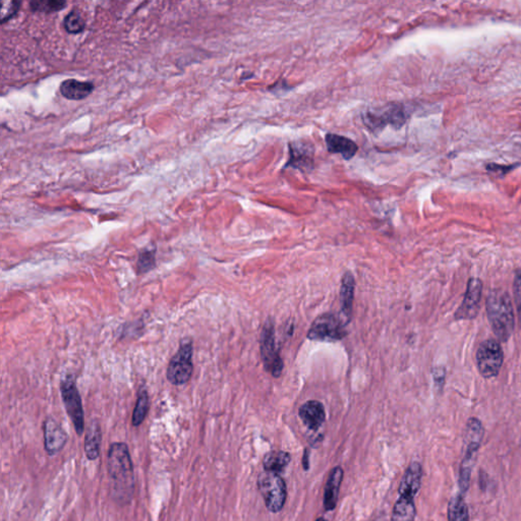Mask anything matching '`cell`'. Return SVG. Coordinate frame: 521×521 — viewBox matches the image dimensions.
<instances>
[{"instance_id": "cell-1", "label": "cell", "mask_w": 521, "mask_h": 521, "mask_svg": "<svg viewBox=\"0 0 521 521\" xmlns=\"http://www.w3.org/2000/svg\"><path fill=\"white\" fill-rule=\"evenodd\" d=\"M107 470L113 500L120 505H128L134 496L135 473L127 444L115 442L110 445L107 456Z\"/></svg>"}, {"instance_id": "cell-2", "label": "cell", "mask_w": 521, "mask_h": 521, "mask_svg": "<svg viewBox=\"0 0 521 521\" xmlns=\"http://www.w3.org/2000/svg\"><path fill=\"white\" fill-rule=\"evenodd\" d=\"M487 313L494 334L501 341H507L515 326L512 301L508 292L492 290L487 299Z\"/></svg>"}, {"instance_id": "cell-3", "label": "cell", "mask_w": 521, "mask_h": 521, "mask_svg": "<svg viewBox=\"0 0 521 521\" xmlns=\"http://www.w3.org/2000/svg\"><path fill=\"white\" fill-rule=\"evenodd\" d=\"M257 486L268 511L271 513L280 512L287 500V483L282 475L264 470L259 475Z\"/></svg>"}, {"instance_id": "cell-4", "label": "cell", "mask_w": 521, "mask_h": 521, "mask_svg": "<svg viewBox=\"0 0 521 521\" xmlns=\"http://www.w3.org/2000/svg\"><path fill=\"white\" fill-rule=\"evenodd\" d=\"M192 351L194 349L192 340H185L182 342L180 349L170 359L166 375L171 384L182 386L189 382L194 370Z\"/></svg>"}, {"instance_id": "cell-5", "label": "cell", "mask_w": 521, "mask_h": 521, "mask_svg": "<svg viewBox=\"0 0 521 521\" xmlns=\"http://www.w3.org/2000/svg\"><path fill=\"white\" fill-rule=\"evenodd\" d=\"M61 391L66 413L78 436H82L85 430L84 409L77 385L71 376H66L61 381Z\"/></svg>"}, {"instance_id": "cell-6", "label": "cell", "mask_w": 521, "mask_h": 521, "mask_svg": "<svg viewBox=\"0 0 521 521\" xmlns=\"http://www.w3.org/2000/svg\"><path fill=\"white\" fill-rule=\"evenodd\" d=\"M406 115L403 105L399 103H390L379 110L368 111L363 116L365 125L371 132H381L386 125L401 128L406 123Z\"/></svg>"}, {"instance_id": "cell-7", "label": "cell", "mask_w": 521, "mask_h": 521, "mask_svg": "<svg viewBox=\"0 0 521 521\" xmlns=\"http://www.w3.org/2000/svg\"><path fill=\"white\" fill-rule=\"evenodd\" d=\"M346 324L339 316L327 313L319 316L308 333V339L320 341H337L346 336Z\"/></svg>"}, {"instance_id": "cell-8", "label": "cell", "mask_w": 521, "mask_h": 521, "mask_svg": "<svg viewBox=\"0 0 521 521\" xmlns=\"http://www.w3.org/2000/svg\"><path fill=\"white\" fill-rule=\"evenodd\" d=\"M260 344L264 368L273 377H279L283 371V361L276 346L274 325L270 320L265 323L262 330Z\"/></svg>"}, {"instance_id": "cell-9", "label": "cell", "mask_w": 521, "mask_h": 521, "mask_svg": "<svg viewBox=\"0 0 521 521\" xmlns=\"http://www.w3.org/2000/svg\"><path fill=\"white\" fill-rule=\"evenodd\" d=\"M504 354L496 340L489 339L480 344L477 351V365L484 378L496 377L503 365Z\"/></svg>"}, {"instance_id": "cell-10", "label": "cell", "mask_w": 521, "mask_h": 521, "mask_svg": "<svg viewBox=\"0 0 521 521\" xmlns=\"http://www.w3.org/2000/svg\"><path fill=\"white\" fill-rule=\"evenodd\" d=\"M480 445H482V440L463 438L465 455L463 456L460 466H459L458 488L459 493L463 494L465 496L470 488L473 470L477 463Z\"/></svg>"}, {"instance_id": "cell-11", "label": "cell", "mask_w": 521, "mask_h": 521, "mask_svg": "<svg viewBox=\"0 0 521 521\" xmlns=\"http://www.w3.org/2000/svg\"><path fill=\"white\" fill-rule=\"evenodd\" d=\"M483 283L477 278H472L468 282L465 299L456 311L455 318L458 320H472L477 317L480 310V297H482Z\"/></svg>"}, {"instance_id": "cell-12", "label": "cell", "mask_w": 521, "mask_h": 521, "mask_svg": "<svg viewBox=\"0 0 521 521\" xmlns=\"http://www.w3.org/2000/svg\"><path fill=\"white\" fill-rule=\"evenodd\" d=\"M43 433H44L45 450L49 456L56 455L68 443V434L54 418H46L43 423Z\"/></svg>"}, {"instance_id": "cell-13", "label": "cell", "mask_w": 521, "mask_h": 521, "mask_svg": "<svg viewBox=\"0 0 521 521\" xmlns=\"http://www.w3.org/2000/svg\"><path fill=\"white\" fill-rule=\"evenodd\" d=\"M313 148L308 143L294 142L289 145V160L287 167H294L301 171L313 168Z\"/></svg>"}, {"instance_id": "cell-14", "label": "cell", "mask_w": 521, "mask_h": 521, "mask_svg": "<svg viewBox=\"0 0 521 521\" xmlns=\"http://www.w3.org/2000/svg\"><path fill=\"white\" fill-rule=\"evenodd\" d=\"M299 416L309 430L316 432L325 423L326 413L323 403L318 401H309L299 409Z\"/></svg>"}, {"instance_id": "cell-15", "label": "cell", "mask_w": 521, "mask_h": 521, "mask_svg": "<svg viewBox=\"0 0 521 521\" xmlns=\"http://www.w3.org/2000/svg\"><path fill=\"white\" fill-rule=\"evenodd\" d=\"M423 466L418 461H413L406 468L398 488V494L415 497L422 487Z\"/></svg>"}, {"instance_id": "cell-16", "label": "cell", "mask_w": 521, "mask_h": 521, "mask_svg": "<svg viewBox=\"0 0 521 521\" xmlns=\"http://www.w3.org/2000/svg\"><path fill=\"white\" fill-rule=\"evenodd\" d=\"M344 470L341 466H335L330 470L329 477L326 483L323 505L326 511H333L339 502L340 487L344 480Z\"/></svg>"}, {"instance_id": "cell-17", "label": "cell", "mask_w": 521, "mask_h": 521, "mask_svg": "<svg viewBox=\"0 0 521 521\" xmlns=\"http://www.w3.org/2000/svg\"><path fill=\"white\" fill-rule=\"evenodd\" d=\"M95 86L92 82H82L76 78L64 80L59 87V91L64 98L80 101L87 98L94 91Z\"/></svg>"}, {"instance_id": "cell-18", "label": "cell", "mask_w": 521, "mask_h": 521, "mask_svg": "<svg viewBox=\"0 0 521 521\" xmlns=\"http://www.w3.org/2000/svg\"><path fill=\"white\" fill-rule=\"evenodd\" d=\"M325 141L330 153L340 154L346 160H351L358 153V145L344 135L327 134Z\"/></svg>"}, {"instance_id": "cell-19", "label": "cell", "mask_w": 521, "mask_h": 521, "mask_svg": "<svg viewBox=\"0 0 521 521\" xmlns=\"http://www.w3.org/2000/svg\"><path fill=\"white\" fill-rule=\"evenodd\" d=\"M102 433L98 421H92L85 437V453L89 460H96L100 456Z\"/></svg>"}, {"instance_id": "cell-20", "label": "cell", "mask_w": 521, "mask_h": 521, "mask_svg": "<svg viewBox=\"0 0 521 521\" xmlns=\"http://www.w3.org/2000/svg\"><path fill=\"white\" fill-rule=\"evenodd\" d=\"M416 517L415 497L399 495L392 509L391 521H415Z\"/></svg>"}, {"instance_id": "cell-21", "label": "cell", "mask_w": 521, "mask_h": 521, "mask_svg": "<svg viewBox=\"0 0 521 521\" xmlns=\"http://www.w3.org/2000/svg\"><path fill=\"white\" fill-rule=\"evenodd\" d=\"M292 455L287 451L273 450L265 454L263 459L264 470L269 473H275L280 475L287 470Z\"/></svg>"}, {"instance_id": "cell-22", "label": "cell", "mask_w": 521, "mask_h": 521, "mask_svg": "<svg viewBox=\"0 0 521 521\" xmlns=\"http://www.w3.org/2000/svg\"><path fill=\"white\" fill-rule=\"evenodd\" d=\"M354 278L351 272H346L344 275L341 280V287H340V304H341V310L344 311V316L347 318V321L351 320L352 314V304H354Z\"/></svg>"}, {"instance_id": "cell-23", "label": "cell", "mask_w": 521, "mask_h": 521, "mask_svg": "<svg viewBox=\"0 0 521 521\" xmlns=\"http://www.w3.org/2000/svg\"><path fill=\"white\" fill-rule=\"evenodd\" d=\"M447 518L448 521H470L465 495L458 493L452 497L447 507Z\"/></svg>"}, {"instance_id": "cell-24", "label": "cell", "mask_w": 521, "mask_h": 521, "mask_svg": "<svg viewBox=\"0 0 521 521\" xmlns=\"http://www.w3.org/2000/svg\"><path fill=\"white\" fill-rule=\"evenodd\" d=\"M150 408L149 395L146 388H141L138 393L137 404L133 413L132 423L134 427H139L144 423L148 415Z\"/></svg>"}, {"instance_id": "cell-25", "label": "cell", "mask_w": 521, "mask_h": 521, "mask_svg": "<svg viewBox=\"0 0 521 521\" xmlns=\"http://www.w3.org/2000/svg\"><path fill=\"white\" fill-rule=\"evenodd\" d=\"M63 27L68 34L77 35L84 32L86 21L82 14L77 9L70 11L64 18Z\"/></svg>"}, {"instance_id": "cell-26", "label": "cell", "mask_w": 521, "mask_h": 521, "mask_svg": "<svg viewBox=\"0 0 521 521\" xmlns=\"http://www.w3.org/2000/svg\"><path fill=\"white\" fill-rule=\"evenodd\" d=\"M66 6V1L59 0H40V1L30 2V9L35 13L52 14L63 11Z\"/></svg>"}, {"instance_id": "cell-27", "label": "cell", "mask_w": 521, "mask_h": 521, "mask_svg": "<svg viewBox=\"0 0 521 521\" xmlns=\"http://www.w3.org/2000/svg\"><path fill=\"white\" fill-rule=\"evenodd\" d=\"M155 247L143 249L141 253H140L139 260H138V272H139V274H144V273L149 272V271H151L152 269L155 267Z\"/></svg>"}, {"instance_id": "cell-28", "label": "cell", "mask_w": 521, "mask_h": 521, "mask_svg": "<svg viewBox=\"0 0 521 521\" xmlns=\"http://www.w3.org/2000/svg\"><path fill=\"white\" fill-rule=\"evenodd\" d=\"M21 2L11 1V0H4L1 2V24H6V21H11L20 11Z\"/></svg>"}, {"instance_id": "cell-29", "label": "cell", "mask_w": 521, "mask_h": 521, "mask_svg": "<svg viewBox=\"0 0 521 521\" xmlns=\"http://www.w3.org/2000/svg\"><path fill=\"white\" fill-rule=\"evenodd\" d=\"M513 289H515V301L516 306H517L518 315H520L521 323V270L515 271V283H513Z\"/></svg>"}, {"instance_id": "cell-30", "label": "cell", "mask_w": 521, "mask_h": 521, "mask_svg": "<svg viewBox=\"0 0 521 521\" xmlns=\"http://www.w3.org/2000/svg\"><path fill=\"white\" fill-rule=\"evenodd\" d=\"M309 459H310V450H309V449H306V450H304V452L303 458V465L304 470H309V468H310V461H309Z\"/></svg>"}, {"instance_id": "cell-31", "label": "cell", "mask_w": 521, "mask_h": 521, "mask_svg": "<svg viewBox=\"0 0 521 521\" xmlns=\"http://www.w3.org/2000/svg\"><path fill=\"white\" fill-rule=\"evenodd\" d=\"M373 521H388L387 516L386 515H381Z\"/></svg>"}, {"instance_id": "cell-32", "label": "cell", "mask_w": 521, "mask_h": 521, "mask_svg": "<svg viewBox=\"0 0 521 521\" xmlns=\"http://www.w3.org/2000/svg\"><path fill=\"white\" fill-rule=\"evenodd\" d=\"M316 521H328V520H326L325 518L320 517V518H318V520Z\"/></svg>"}]
</instances>
